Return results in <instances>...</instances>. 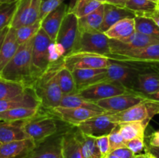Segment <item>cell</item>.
Listing matches in <instances>:
<instances>
[{
    "instance_id": "cell-7",
    "label": "cell",
    "mask_w": 159,
    "mask_h": 158,
    "mask_svg": "<svg viewBox=\"0 0 159 158\" xmlns=\"http://www.w3.org/2000/svg\"><path fill=\"white\" fill-rule=\"evenodd\" d=\"M24 131L33 139L36 145L41 143L57 133V126L55 119L50 116H39L23 121Z\"/></svg>"
},
{
    "instance_id": "cell-28",
    "label": "cell",
    "mask_w": 159,
    "mask_h": 158,
    "mask_svg": "<svg viewBox=\"0 0 159 158\" xmlns=\"http://www.w3.org/2000/svg\"><path fill=\"white\" fill-rule=\"evenodd\" d=\"M59 106L65 107V108H82L107 112L102 110L96 102L86 100L77 93L71 94H64Z\"/></svg>"
},
{
    "instance_id": "cell-17",
    "label": "cell",
    "mask_w": 159,
    "mask_h": 158,
    "mask_svg": "<svg viewBox=\"0 0 159 158\" xmlns=\"http://www.w3.org/2000/svg\"><path fill=\"white\" fill-rule=\"evenodd\" d=\"M68 9V4L63 2L41 20V29L54 42L56 41L60 26Z\"/></svg>"
},
{
    "instance_id": "cell-41",
    "label": "cell",
    "mask_w": 159,
    "mask_h": 158,
    "mask_svg": "<svg viewBox=\"0 0 159 158\" xmlns=\"http://www.w3.org/2000/svg\"><path fill=\"white\" fill-rule=\"evenodd\" d=\"M63 2H65V0H45V1H42L41 6H40V20H42L43 19H44L50 12L57 9Z\"/></svg>"
},
{
    "instance_id": "cell-39",
    "label": "cell",
    "mask_w": 159,
    "mask_h": 158,
    "mask_svg": "<svg viewBox=\"0 0 159 158\" xmlns=\"http://www.w3.org/2000/svg\"><path fill=\"white\" fill-rule=\"evenodd\" d=\"M41 28V20H38L34 24L23 26L16 29V36L20 45L25 43L34 38Z\"/></svg>"
},
{
    "instance_id": "cell-29",
    "label": "cell",
    "mask_w": 159,
    "mask_h": 158,
    "mask_svg": "<svg viewBox=\"0 0 159 158\" xmlns=\"http://www.w3.org/2000/svg\"><path fill=\"white\" fill-rule=\"evenodd\" d=\"M40 110V108H26V107L12 108L8 111L0 112V121L16 122V121L26 120L35 117L37 115H38Z\"/></svg>"
},
{
    "instance_id": "cell-62",
    "label": "cell",
    "mask_w": 159,
    "mask_h": 158,
    "mask_svg": "<svg viewBox=\"0 0 159 158\" xmlns=\"http://www.w3.org/2000/svg\"><path fill=\"white\" fill-rule=\"evenodd\" d=\"M0 122H1V121H0Z\"/></svg>"
},
{
    "instance_id": "cell-53",
    "label": "cell",
    "mask_w": 159,
    "mask_h": 158,
    "mask_svg": "<svg viewBox=\"0 0 159 158\" xmlns=\"http://www.w3.org/2000/svg\"><path fill=\"white\" fill-rule=\"evenodd\" d=\"M105 158H120L119 156H117L116 155L113 154V153H110Z\"/></svg>"
},
{
    "instance_id": "cell-10",
    "label": "cell",
    "mask_w": 159,
    "mask_h": 158,
    "mask_svg": "<svg viewBox=\"0 0 159 158\" xmlns=\"http://www.w3.org/2000/svg\"><path fill=\"white\" fill-rule=\"evenodd\" d=\"M63 60L64 65L71 71L82 68H107L112 61L105 56L87 53L68 54Z\"/></svg>"
},
{
    "instance_id": "cell-44",
    "label": "cell",
    "mask_w": 159,
    "mask_h": 158,
    "mask_svg": "<svg viewBox=\"0 0 159 158\" xmlns=\"http://www.w3.org/2000/svg\"><path fill=\"white\" fill-rule=\"evenodd\" d=\"M113 154L119 156L120 158H134V153L131 151L129 148L126 147H122V148H119L115 150L114 151L111 152Z\"/></svg>"
},
{
    "instance_id": "cell-26",
    "label": "cell",
    "mask_w": 159,
    "mask_h": 158,
    "mask_svg": "<svg viewBox=\"0 0 159 158\" xmlns=\"http://www.w3.org/2000/svg\"><path fill=\"white\" fill-rule=\"evenodd\" d=\"M134 32V18H126L115 23L104 33L110 40H121L130 37Z\"/></svg>"
},
{
    "instance_id": "cell-14",
    "label": "cell",
    "mask_w": 159,
    "mask_h": 158,
    "mask_svg": "<svg viewBox=\"0 0 159 158\" xmlns=\"http://www.w3.org/2000/svg\"><path fill=\"white\" fill-rule=\"evenodd\" d=\"M49 112L52 116H56L62 122L75 127L90 118L104 114V113H108L87 109V108H65V107L61 106L56 107L50 110Z\"/></svg>"
},
{
    "instance_id": "cell-30",
    "label": "cell",
    "mask_w": 159,
    "mask_h": 158,
    "mask_svg": "<svg viewBox=\"0 0 159 158\" xmlns=\"http://www.w3.org/2000/svg\"><path fill=\"white\" fill-rule=\"evenodd\" d=\"M57 78L59 86L64 94H71L77 93V86L72 72L64 65H61L57 71Z\"/></svg>"
},
{
    "instance_id": "cell-50",
    "label": "cell",
    "mask_w": 159,
    "mask_h": 158,
    "mask_svg": "<svg viewBox=\"0 0 159 158\" xmlns=\"http://www.w3.org/2000/svg\"><path fill=\"white\" fill-rule=\"evenodd\" d=\"M144 97L145 98V99H150V100H153L155 101V102H159V91H158L155 93H153V94H148V95L144 96Z\"/></svg>"
},
{
    "instance_id": "cell-34",
    "label": "cell",
    "mask_w": 159,
    "mask_h": 158,
    "mask_svg": "<svg viewBox=\"0 0 159 158\" xmlns=\"http://www.w3.org/2000/svg\"><path fill=\"white\" fill-rule=\"evenodd\" d=\"M31 2L32 0H19L13 20L10 25L11 27L17 29L22 26H26L30 12Z\"/></svg>"
},
{
    "instance_id": "cell-37",
    "label": "cell",
    "mask_w": 159,
    "mask_h": 158,
    "mask_svg": "<svg viewBox=\"0 0 159 158\" xmlns=\"http://www.w3.org/2000/svg\"><path fill=\"white\" fill-rule=\"evenodd\" d=\"M125 8L139 15L155 12L158 7L157 3L152 0H127Z\"/></svg>"
},
{
    "instance_id": "cell-8",
    "label": "cell",
    "mask_w": 159,
    "mask_h": 158,
    "mask_svg": "<svg viewBox=\"0 0 159 158\" xmlns=\"http://www.w3.org/2000/svg\"><path fill=\"white\" fill-rule=\"evenodd\" d=\"M108 57L113 60L137 64H159V43L130 50L112 52Z\"/></svg>"
},
{
    "instance_id": "cell-60",
    "label": "cell",
    "mask_w": 159,
    "mask_h": 158,
    "mask_svg": "<svg viewBox=\"0 0 159 158\" xmlns=\"http://www.w3.org/2000/svg\"><path fill=\"white\" fill-rule=\"evenodd\" d=\"M156 12H158V13L159 14V9H156Z\"/></svg>"
},
{
    "instance_id": "cell-47",
    "label": "cell",
    "mask_w": 159,
    "mask_h": 158,
    "mask_svg": "<svg viewBox=\"0 0 159 158\" xmlns=\"http://www.w3.org/2000/svg\"><path fill=\"white\" fill-rule=\"evenodd\" d=\"M127 2V0H107L106 3L114 5V6H119V7L125 8V5Z\"/></svg>"
},
{
    "instance_id": "cell-21",
    "label": "cell",
    "mask_w": 159,
    "mask_h": 158,
    "mask_svg": "<svg viewBox=\"0 0 159 158\" xmlns=\"http://www.w3.org/2000/svg\"><path fill=\"white\" fill-rule=\"evenodd\" d=\"M24 121V120H23ZM23 121L0 122V144L30 139L23 127Z\"/></svg>"
},
{
    "instance_id": "cell-35",
    "label": "cell",
    "mask_w": 159,
    "mask_h": 158,
    "mask_svg": "<svg viewBox=\"0 0 159 158\" xmlns=\"http://www.w3.org/2000/svg\"><path fill=\"white\" fill-rule=\"evenodd\" d=\"M27 87L20 82L11 81L0 77V100L12 99L23 93Z\"/></svg>"
},
{
    "instance_id": "cell-20",
    "label": "cell",
    "mask_w": 159,
    "mask_h": 158,
    "mask_svg": "<svg viewBox=\"0 0 159 158\" xmlns=\"http://www.w3.org/2000/svg\"><path fill=\"white\" fill-rule=\"evenodd\" d=\"M136 14L126 8L119 7L114 5L104 3L103 20L100 32L105 33L117 22L126 18H135Z\"/></svg>"
},
{
    "instance_id": "cell-33",
    "label": "cell",
    "mask_w": 159,
    "mask_h": 158,
    "mask_svg": "<svg viewBox=\"0 0 159 158\" xmlns=\"http://www.w3.org/2000/svg\"><path fill=\"white\" fill-rule=\"evenodd\" d=\"M147 126L142 122H131L119 124L120 133L124 140H130L137 137L144 138V132Z\"/></svg>"
},
{
    "instance_id": "cell-36",
    "label": "cell",
    "mask_w": 159,
    "mask_h": 158,
    "mask_svg": "<svg viewBox=\"0 0 159 158\" xmlns=\"http://www.w3.org/2000/svg\"><path fill=\"white\" fill-rule=\"evenodd\" d=\"M102 3L96 0H75L71 8L68 11L72 12L78 18H82L96 11Z\"/></svg>"
},
{
    "instance_id": "cell-46",
    "label": "cell",
    "mask_w": 159,
    "mask_h": 158,
    "mask_svg": "<svg viewBox=\"0 0 159 158\" xmlns=\"http://www.w3.org/2000/svg\"><path fill=\"white\" fill-rule=\"evenodd\" d=\"M145 152L152 155L154 158H159V147L148 145L145 147Z\"/></svg>"
},
{
    "instance_id": "cell-43",
    "label": "cell",
    "mask_w": 159,
    "mask_h": 158,
    "mask_svg": "<svg viewBox=\"0 0 159 158\" xmlns=\"http://www.w3.org/2000/svg\"><path fill=\"white\" fill-rule=\"evenodd\" d=\"M96 145L102 154V157L105 158L110 153V141H109V135L99 136L96 138Z\"/></svg>"
},
{
    "instance_id": "cell-22",
    "label": "cell",
    "mask_w": 159,
    "mask_h": 158,
    "mask_svg": "<svg viewBox=\"0 0 159 158\" xmlns=\"http://www.w3.org/2000/svg\"><path fill=\"white\" fill-rule=\"evenodd\" d=\"M144 70L138 75L137 85V92L143 96L159 91V71L153 68L152 71H146Z\"/></svg>"
},
{
    "instance_id": "cell-56",
    "label": "cell",
    "mask_w": 159,
    "mask_h": 158,
    "mask_svg": "<svg viewBox=\"0 0 159 158\" xmlns=\"http://www.w3.org/2000/svg\"><path fill=\"white\" fill-rule=\"evenodd\" d=\"M23 158H34V157H33V156H30L29 154H27V155H26L25 156H23Z\"/></svg>"
},
{
    "instance_id": "cell-12",
    "label": "cell",
    "mask_w": 159,
    "mask_h": 158,
    "mask_svg": "<svg viewBox=\"0 0 159 158\" xmlns=\"http://www.w3.org/2000/svg\"><path fill=\"white\" fill-rule=\"evenodd\" d=\"M109 114L110 113H104L87 119L76 126L77 130L96 138L109 135L117 125L110 120Z\"/></svg>"
},
{
    "instance_id": "cell-18",
    "label": "cell",
    "mask_w": 159,
    "mask_h": 158,
    "mask_svg": "<svg viewBox=\"0 0 159 158\" xmlns=\"http://www.w3.org/2000/svg\"><path fill=\"white\" fill-rule=\"evenodd\" d=\"M77 86V92L82 88L106 80L107 68H82L71 71Z\"/></svg>"
},
{
    "instance_id": "cell-3",
    "label": "cell",
    "mask_w": 159,
    "mask_h": 158,
    "mask_svg": "<svg viewBox=\"0 0 159 158\" xmlns=\"http://www.w3.org/2000/svg\"><path fill=\"white\" fill-rule=\"evenodd\" d=\"M48 34L40 28L34 38L32 48L31 77L33 85L51 66L49 57V46L53 43Z\"/></svg>"
},
{
    "instance_id": "cell-16",
    "label": "cell",
    "mask_w": 159,
    "mask_h": 158,
    "mask_svg": "<svg viewBox=\"0 0 159 158\" xmlns=\"http://www.w3.org/2000/svg\"><path fill=\"white\" fill-rule=\"evenodd\" d=\"M20 107L41 108V102L33 87H27L24 92L16 97L0 100V112Z\"/></svg>"
},
{
    "instance_id": "cell-48",
    "label": "cell",
    "mask_w": 159,
    "mask_h": 158,
    "mask_svg": "<svg viewBox=\"0 0 159 158\" xmlns=\"http://www.w3.org/2000/svg\"><path fill=\"white\" fill-rule=\"evenodd\" d=\"M144 15H148V17H150L151 19H152V20H154V22L157 24V26L159 27V14L156 12V11L152 12H148V13H144Z\"/></svg>"
},
{
    "instance_id": "cell-27",
    "label": "cell",
    "mask_w": 159,
    "mask_h": 158,
    "mask_svg": "<svg viewBox=\"0 0 159 158\" xmlns=\"http://www.w3.org/2000/svg\"><path fill=\"white\" fill-rule=\"evenodd\" d=\"M104 4L92 13L79 19V32H100L103 20Z\"/></svg>"
},
{
    "instance_id": "cell-11",
    "label": "cell",
    "mask_w": 159,
    "mask_h": 158,
    "mask_svg": "<svg viewBox=\"0 0 159 158\" xmlns=\"http://www.w3.org/2000/svg\"><path fill=\"white\" fill-rule=\"evenodd\" d=\"M79 33V18L72 12L68 11L61 25L55 41L64 46L65 56L72 52Z\"/></svg>"
},
{
    "instance_id": "cell-59",
    "label": "cell",
    "mask_w": 159,
    "mask_h": 158,
    "mask_svg": "<svg viewBox=\"0 0 159 158\" xmlns=\"http://www.w3.org/2000/svg\"><path fill=\"white\" fill-rule=\"evenodd\" d=\"M157 7H158L157 9H159V1L158 2V3H157Z\"/></svg>"
},
{
    "instance_id": "cell-2",
    "label": "cell",
    "mask_w": 159,
    "mask_h": 158,
    "mask_svg": "<svg viewBox=\"0 0 159 158\" xmlns=\"http://www.w3.org/2000/svg\"><path fill=\"white\" fill-rule=\"evenodd\" d=\"M63 59L51 63L46 72L33 85L41 102V107L49 111L59 106L64 95L57 78V71L63 64Z\"/></svg>"
},
{
    "instance_id": "cell-15",
    "label": "cell",
    "mask_w": 159,
    "mask_h": 158,
    "mask_svg": "<svg viewBox=\"0 0 159 158\" xmlns=\"http://www.w3.org/2000/svg\"><path fill=\"white\" fill-rule=\"evenodd\" d=\"M155 43H159V38L150 37L137 31L127 38L110 40L111 53L145 47Z\"/></svg>"
},
{
    "instance_id": "cell-54",
    "label": "cell",
    "mask_w": 159,
    "mask_h": 158,
    "mask_svg": "<svg viewBox=\"0 0 159 158\" xmlns=\"http://www.w3.org/2000/svg\"><path fill=\"white\" fill-rule=\"evenodd\" d=\"M18 1V0H0V3H6V2H12Z\"/></svg>"
},
{
    "instance_id": "cell-6",
    "label": "cell",
    "mask_w": 159,
    "mask_h": 158,
    "mask_svg": "<svg viewBox=\"0 0 159 158\" xmlns=\"http://www.w3.org/2000/svg\"><path fill=\"white\" fill-rule=\"evenodd\" d=\"M110 40L102 32H79L77 41L71 54L87 53L108 57L111 53Z\"/></svg>"
},
{
    "instance_id": "cell-38",
    "label": "cell",
    "mask_w": 159,
    "mask_h": 158,
    "mask_svg": "<svg viewBox=\"0 0 159 158\" xmlns=\"http://www.w3.org/2000/svg\"><path fill=\"white\" fill-rule=\"evenodd\" d=\"M18 2L19 0L12 2L0 3V31L7 26H10Z\"/></svg>"
},
{
    "instance_id": "cell-5",
    "label": "cell",
    "mask_w": 159,
    "mask_h": 158,
    "mask_svg": "<svg viewBox=\"0 0 159 158\" xmlns=\"http://www.w3.org/2000/svg\"><path fill=\"white\" fill-rule=\"evenodd\" d=\"M145 68H138L135 64L112 60L107 68L105 81H113L122 84L130 91L137 92L138 77Z\"/></svg>"
},
{
    "instance_id": "cell-19",
    "label": "cell",
    "mask_w": 159,
    "mask_h": 158,
    "mask_svg": "<svg viewBox=\"0 0 159 158\" xmlns=\"http://www.w3.org/2000/svg\"><path fill=\"white\" fill-rule=\"evenodd\" d=\"M36 147L31 139L0 144V158H23Z\"/></svg>"
},
{
    "instance_id": "cell-32",
    "label": "cell",
    "mask_w": 159,
    "mask_h": 158,
    "mask_svg": "<svg viewBox=\"0 0 159 158\" xmlns=\"http://www.w3.org/2000/svg\"><path fill=\"white\" fill-rule=\"evenodd\" d=\"M134 20L137 32L159 38V27L152 19L144 14H139L136 15Z\"/></svg>"
},
{
    "instance_id": "cell-57",
    "label": "cell",
    "mask_w": 159,
    "mask_h": 158,
    "mask_svg": "<svg viewBox=\"0 0 159 158\" xmlns=\"http://www.w3.org/2000/svg\"><path fill=\"white\" fill-rule=\"evenodd\" d=\"M146 153H147V152H146ZM147 158H154V157L152 156V155L149 154V153H148V156H147Z\"/></svg>"
},
{
    "instance_id": "cell-40",
    "label": "cell",
    "mask_w": 159,
    "mask_h": 158,
    "mask_svg": "<svg viewBox=\"0 0 159 158\" xmlns=\"http://www.w3.org/2000/svg\"><path fill=\"white\" fill-rule=\"evenodd\" d=\"M109 141H110V153L114 151L115 150L122 147H126V141L120 133L119 125L109 134Z\"/></svg>"
},
{
    "instance_id": "cell-13",
    "label": "cell",
    "mask_w": 159,
    "mask_h": 158,
    "mask_svg": "<svg viewBox=\"0 0 159 158\" xmlns=\"http://www.w3.org/2000/svg\"><path fill=\"white\" fill-rule=\"evenodd\" d=\"M145 98L138 93H127L99 100L96 103L107 112L116 113L138 105Z\"/></svg>"
},
{
    "instance_id": "cell-23",
    "label": "cell",
    "mask_w": 159,
    "mask_h": 158,
    "mask_svg": "<svg viewBox=\"0 0 159 158\" xmlns=\"http://www.w3.org/2000/svg\"><path fill=\"white\" fill-rule=\"evenodd\" d=\"M62 158H83L82 145L76 132H66L61 136Z\"/></svg>"
},
{
    "instance_id": "cell-25",
    "label": "cell",
    "mask_w": 159,
    "mask_h": 158,
    "mask_svg": "<svg viewBox=\"0 0 159 158\" xmlns=\"http://www.w3.org/2000/svg\"><path fill=\"white\" fill-rule=\"evenodd\" d=\"M28 154L34 158H62L61 137L51 141L46 139Z\"/></svg>"
},
{
    "instance_id": "cell-55",
    "label": "cell",
    "mask_w": 159,
    "mask_h": 158,
    "mask_svg": "<svg viewBox=\"0 0 159 158\" xmlns=\"http://www.w3.org/2000/svg\"><path fill=\"white\" fill-rule=\"evenodd\" d=\"M96 1H98V2H101V3H102V4H104V3L107 2V0H96Z\"/></svg>"
},
{
    "instance_id": "cell-52",
    "label": "cell",
    "mask_w": 159,
    "mask_h": 158,
    "mask_svg": "<svg viewBox=\"0 0 159 158\" xmlns=\"http://www.w3.org/2000/svg\"><path fill=\"white\" fill-rule=\"evenodd\" d=\"M148 65H150L151 68H153V69L159 71V64H148Z\"/></svg>"
},
{
    "instance_id": "cell-9",
    "label": "cell",
    "mask_w": 159,
    "mask_h": 158,
    "mask_svg": "<svg viewBox=\"0 0 159 158\" xmlns=\"http://www.w3.org/2000/svg\"><path fill=\"white\" fill-rule=\"evenodd\" d=\"M134 93L127 89L124 85L113 81H102L82 88L77 92L86 100L96 102L119 94Z\"/></svg>"
},
{
    "instance_id": "cell-1",
    "label": "cell",
    "mask_w": 159,
    "mask_h": 158,
    "mask_svg": "<svg viewBox=\"0 0 159 158\" xmlns=\"http://www.w3.org/2000/svg\"><path fill=\"white\" fill-rule=\"evenodd\" d=\"M34 38L20 45L14 57L0 72L1 78L20 82L26 87H32L31 63Z\"/></svg>"
},
{
    "instance_id": "cell-42",
    "label": "cell",
    "mask_w": 159,
    "mask_h": 158,
    "mask_svg": "<svg viewBox=\"0 0 159 158\" xmlns=\"http://www.w3.org/2000/svg\"><path fill=\"white\" fill-rule=\"evenodd\" d=\"M126 147L130 149L135 155L140 154L144 150H145L144 138L137 137L126 142Z\"/></svg>"
},
{
    "instance_id": "cell-61",
    "label": "cell",
    "mask_w": 159,
    "mask_h": 158,
    "mask_svg": "<svg viewBox=\"0 0 159 158\" xmlns=\"http://www.w3.org/2000/svg\"><path fill=\"white\" fill-rule=\"evenodd\" d=\"M43 1H45V0H43Z\"/></svg>"
},
{
    "instance_id": "cell-24",
    "label": "cell",
    "mask_w": 159,
    "mask_h": 158,
    "mask_svg": "<svg viewBox=\"0 0 159 158\" xmlns=\"http://www.w3.org/2000/svg\"><path fill=\"white\" fill-rule=\"evenodd\" d=\"M19 47L20 43L17 40L16 29L10 26L0 50V72L14 57Z\"/></svg>"
},
{
    "instance_id": "cell-58",
    "label": "cell",
    "mask_w": 159,
    "mask_h": 158,
    "mask_svg": "<svg viewBox=\"0 0 159 158\" xmlns=\"http://www.w3.org/2000/svg\"><path fill=\"white\" fill-rule=\"evenodd\" d=\"M152 1L155 2H156V3H158V2L159 1V0H152Z\"/></svg>"
},
{
    "instance_id": "cell-45",
    "label": "cell",
    "mask_w": 159,
    "mask_h": 158,
    "mask_svg": "<svg viewBox=\"0 0 159 158\" xmlns=\"http://www.w3.org/2000/svg\"><path fill=\"white\" fill-rule=\"evenodd\" d=\"M149 146L159 147V131H155L149 136Z\"/></svg>"
},
{
    "instance_id": "cell-4",
    "label": "cell",
    "mask_w": 159,
    "mask_h": 158,
    "mask_svg": "<svg viewBox=\"0 0 159 158\" xmlns=\"http://www.w3.org/2000/svg\"><path fill=\"white\" fill-rule=\"evenodd\" d=\"M159 114V102L145 99L139 104L116 113H110V120L114 123L122 124L131 122H142L148 126L151 119Z\"/></svg>"
},
{
    "instance_id": "cell-51",
    "label": "cell",
    "mask_w": 159,
    "mask_h": 158,
    "mask_svg": "<svg viewBox=\"0 0 159 158\" xmlns=\"http://www.w3.org/2000/svg\"><path fill=\"white\" fill-rule=\"evenodd\" d=\"M148 156V153H140V154H136L134 155V158H147Z\"/></svg>"
},
{
    "instance_id": "cell-49",
    "label": "cell",
    "mask_w": 159,
    "mask_h": 158,
    "mask_svg": "<svg viewBox=\"0 0 159 158\" xmlns=\"http://www.w3.org/2000/svg\"><path fill=\"white\" fill-rule=\"evenodd\" d=\"M10 26H7L5 29H3L2 30L0 31V50H1L2 46V43L4 42L5 38H6V35H7L8 32H9V29Z\"/></svg>"
},
{
    "instance_id": "cell-31",
    "label": "cell",
    "mask_w": 159,
    "mask_h": 158,
    "mask_svg": "<svg viewBox=\"0 0 159 158\" xmlns=\"http://www.w3.org/2000/svg\"><path fill=\"white\" fill-rule=\"evenodd\" d=\"M77 136L82 145L83 158H103L96 142V137L88 136L76 130Z\"/></svg>"
}]
</instances>
